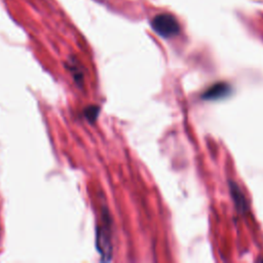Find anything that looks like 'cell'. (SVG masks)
<instances>
[{
    "mask_svg": "<svg viewBox=\"0 0 263 263\" xmlns=\"http://www.w3.org/2000/svg\"><path fill=\"white\" fill-rule=\"evenodd\" d=\"M229 189H230V194L232 196V200L235 204L237 212L240 214H245L249 208L245 194L241 192L237 184H235L233 181H229Z\"/></svg>",
    "mask_w": 263,
    "mask_h": 263,
    "instance_id": "cell-3",
    "label": "cell"
},
{
    "mask_svg": "<svg viewBox=\"0 0 263 263\" xmlns=\"http://www.w3.org/2000/svg\"><path fill=\"white\" fill-rule=\"evenodd\" d=\"M153 31L163 38L176 36L180 32V25L177 18L171 13H159L151 21Z\"/></svg>",
    "mask_w": 263,
    "mask_h": 263,
    "instance_id": "cell-1",
    "label": "cell"
},
{
    "mask_svg": "<svg viewBox=\"0 0 263 263\" xmlns=\"http://www.w3.org/2000/svg\"><path fill=\"white\" fill-rule=\"evenodd\" d=\"M97 247L102 254L103 260L109 261L111 259L112 247L110 242V233H109V224L102 228H98L97 231Z\"/></svg>",
    "mask_w": 263,
    "mask_h": 263,
    "instance_id": "cell-2",
    "label": "cell"
},
{
    "mask_svg": "<svg viewBox=\"0 0 263 263\" xmlns=\"http://www.w3.org/2000/svg\"><path fill=\"white\" fill-rule=\"evenodd\" d=\"M230 85L225 82H219L216 84H213L211 87H209L204 93L202 95V99L204 100H219L229 95L230 92Z\"/></svg>",
    "mask_w": 263,
    "mask_h": 263,
    "instance_id": "cell-4",
    "label": "cell"
},
{
    "mask_svg": "<svg viewBox=\"0 0 263 263\" xmlns=\"http://www.w3.org/2000/svg\"><path fill=\"white\" fill-rule=\"evenodd\" d=\"M99 112H100V109L98 106H89V107L85 108L84 116L88 119L89 122H93L97 119Z\"/></svg>",
    "mask_w": 263,
    "mask_h": 263,
    "instance_id": "cell-5",
    "label": "cell"
}]
</instances>
